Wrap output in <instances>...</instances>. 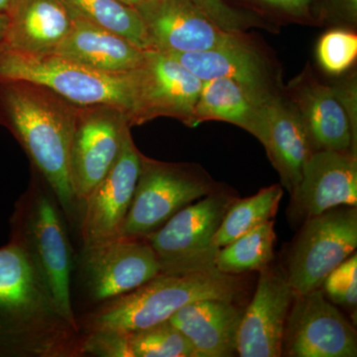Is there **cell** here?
Instances as JSON below:
<instances>
[{"label": "cell", "mask_w": 357, "mask_h": 357, "mask_svg": "<svg viewBox=\"0 0 357 357\" xmlns=\"http://www.w3.org/2000/svg\"><path fill=\"white\" fill-rule=\"evenodd\" d=\"M302 225L289 251L285 273L297 295L321 288L326 276L356 252L357 208L337 206Z\"/></svg>", "instance_id": "8"}, {"label": "cell", "mask_w": 357, "mask_h": 357, "mask_svg": "<svg viewBox=\"0 0 357 357\" xmlns=\"http://www.w3.org/2000/svg\"><path fill=\"white\" fill-rule=\"evenodd\" d=\"M119 1L122 2V3L126 4V6L134 7L139 4L140 2H142L143 0H119Z\"/></svg>", "instance_id": "37"}, {"label": "cell", "mask_w": 357, "mask_h": 357, "mask_svg": "<svg viewBox=\"0 0 357 357\" xmlns=\"http://www.w3.org/2000/svg\"><path fill=\"white\" fill-rule=\"evenodd\" d=\"M73 17H79L128 40L143 50H152L139 14L119 0H62Z\"/></svg>", "instance_id": "24"}, {"label": "cell", "mask_w": 357, "mask_h": 357, "mask_svg": "<svg viewBox=\"0 0 357 357\" xmlns=\"http://www.w3.org/2000/svg\"><path fill=\"white\" fill-rule=\"evenodd\" d=\"M128 112L114 105L77 107L70 140V188L77 204L86 203L119 158L130 131Z\"/></svg>", "instance_id": "9"}, {"label": "cell", "mask_w": 357, "mask_h": 357, "mask_svg": "<svg viewBox=\"0 0 357 357\" xmlns=\"http://www.w3.org/2000/svg\"><path fill=\"white\" fill-rule=\"evenodd\" d=\"M45 185L43 178H33L16 204L11 220V243L24 253L61 316L79 328L70 296L72 248L57 199Z\"/></svg>", "instance_id": "4"}, {"label": "cell", "mask_w": 357, "mask_h": 357, "mask_svg": "<svg viewBox=\"0 0 357 357\" xmlns=\"http://www.w3.org/2000/svg\"><path fill=\"white\" fill-rule=\"evenodd\" d=\"M81 267L91 298L102 303L131 292L161 273L146 239L124 236L84 244Z\"/></svg>", "instance_id": "10"}, {"label": "cell", "mask_w": 357, "mask_h": 357, "mask_svg": "<svg viewBox=\"0 0 357 357\" xmlns=\"http://www.w3.org/2000/svg\"><path fill=\"white\" fill-rule=\"evenodd\" d=\"M129 342L132 357H198L191 342L170 321L129 333Z\"/></svg>", "instance_id": "27"}, {"label": "cell", "mask_w": 357, "mask_h": 357, "mask_svg": "<svg viewBox=\"0 0 357 357\" xmlns=\"http://www.w3.org/2000/svg\"><path fill=\"white\" fill-rule=\"evenodd\" d=\"M295 295L285 274L269 266L260 271L255 296L239 326V356H282L286 321Z\"/></svg>", "instance_id": "17"}, {"label": "cell", "mask_w": 357, "mask_h": 357, "mask_svg": "<svg viewBox=\"0 0 357 357\" xmlns=\"http://www.w3.org/2000/svg\"><path fill=\"white\" fill-rule=\"evenodd\" d=\"M283 194L281 185H272L249 198H234L218 227L213 243L222 248L262 223L273 220Z\"/></svg>", "instance_id": "26"}, {"label": "cell", "mask_w": 357, "mask_h": 357, "mask_svg": "<svg viewBox=\"0 0 357 357\" xmlns=\"http://www.w3.org/2000/svg\"><path fill=\"white\" fill-rule=\"evenodd\" d=\"M340 102L344 105L349 121H351L352 134L354 139L357 141V107H356V81L354 77H349L342 83L333 86Z\"/></svg>", "instance_id": "32"}, {"label": "cell", "mask_w": 357, "mask_h": 357, "mask_svg": "<svg viewBox=\"0 0 357 357\" xmlns=\"http://www.w3.org/2000/svg\"><path fill=\"white\" fill-rule=\"evenodd\" d=\"M236 275L218 269L184 274L160 273L142 286L102 302L96 311L77 321L82 333L98 330L133 333L169 321L181 307L197 301L234 302L243 293Z\"/></svg>", "instance_id": "3"}, {"label": "cell", "mask_w": 357, "mask_h": 357, "mask_svg": "<svg viewBox=\"0 0 357 357\" xmlns=\"http://www.w3.org/2000/svg\"><path fill=\"white\" fill-rule=\"evenodd\" d=\"M345 6H347L349 10L351 11L352 15L356 17L357 10V0H344Z\"/></svg>", "instance_id": "36"}, {"label": "cell", "mask_w": 357, "mask_h": 357, "mask_svg": "<svg viewBox=\"0 0 357 357\" xmlns=\"http://www.w3.org/2000/svg\"><path fill=\"white\" fill-rule=\"evenodd\" d=\"M8 18L2 44L32 55L53 53L73 23L62 0H15Z\"/></svg>", "instance_id": "21"}, {"label": "cell", "mask_w": 357, "mask_h": 357, "mask_svg": "<svg viewBox=\"0 0 357 357\" xmlns=\"http://www.w3.org/2000/svg\"><path fill=\"white\" fill-rule=\"evenodd\" d=\"M286 96L302 117L314 151L357 155L351 121L337 91L333 86L321 83L310 65L289 83Z\"/></svg>", "instance_id": "18"}, {"label": "cell", "mask_w": 357, "mask_h": 357, "mask_svg": "<svg viewBox=\"0 0 357 357\" xmlns=\"http://www.w3.org/2000/svg\"><path fill=\"white\" fill-rule=\"evenodd\" d=\"M325 295L335 304L356 309L357 304V255L349 256L326 276L323 286Z\"/></svg>", "instance_id": "29"}, {"label": "cell", "mask_w": 357, "mask_h": 357, "mask_svg": "<svg viewBox=\"0 0 357 357\" xmlns=\"http://www.w3.org/2000/svg\"><path fill=\"white\" fill-rule=\"evenodd\" d=\"M168 55L203 83L222 77L232 79L266 103L280 93L273 67L243 33L211 50Z\"/></svg>", "instance_id": "15"}, {"label": "cell", "mask_w": 357, "mask_h": 357, "mask_svg": "<svg viewBox=\"0 0 357 357\" xmlns=\"http://www.w3.org/2000/svg\"><path fill=\"white\" fill-rule=\"evenodd\" d=\"M265 3L278 7L286 13L301 16L306 14L312 0H262Z\"/></svg>", "instance_id": "33"}, {"label": "cell", "mask_w": 357, "mask_h": 357, "mask_svg": "<svg viewBox=\"0 0 357 357\" xmlns=\"http://www.w3.org/2000/svg\"><path fill=\"white\" fill-rule=\"evenodd\" d=\"M8 20V14L0 13V44L3 43L6 39Z\"/></svg>", "instance_id": "34"}, {"label": "cell", "mask_w": 357, "mask_h": 357, "mask_svg": "<svg viewBox=\"0 0 357 357\" xmlns=\"http://www.w3.org/2000/svg\"><path fill=\"white\" fill-rule=\"evenodd\" d=\"M317 56L326 72L340 75L354 65L357 57V36L347 30L326 32L319 39Z\"/></svg>", "instance_id": "28"}, {"label": "cell", "mask_w": 357, "mask_h": 357, "mask_svg": "<svg viewBox=\"0 0 357 357\" xmlns=\"http://www.w3.org/2000/svg\"><path fill=\"white\" fill-rule=\"evenodd\" d=\"M24 81L50 89L77 107L109 105L128 112L133 109L132 70L100 72L57 54L22 53L0 44V83Z\"/></svg>", "instance_id": "5"}, {"label": "cell", "mask_w": 357, "mask_h": 357, "mask_svg": "<svg viewBox=\"0 0 357 357\" xmlns=\"http://www.w3.org/2000/svg\"><path fill=\"white\" fill-rule=\"evenodd\" d=\"M197 6L223 31L243 33L255 24V18L227 6L223 0H192Z\"/></svg>", "instance_id": "31"}, {"label": "cell", "mask_w": 357, "mask_h": 357, "mask_svg": "<svg viewBox=\"0 0 357 357\" xmlns=\"http://www.w3.org/2000/svg\"><path fill=\"white\" fill-rule=\"evenodd\" d=\"M141 157L128 131L119 158L84 204L83 244L121 236L139 177Z\"/></svg>", "instance_id": "16"}, {"label": "cell", "mask_w": 357, "mask_h": 357, "mask_svg": "<svg viewBox=\"0 0 357 357\" xmlns=\"http://www.w3.org/2000/svg\"><path fill=\"white\" fill-rule=\"evenodd\" d=\"M81 340L21 249L11 241L0 248V356H83Z\"/></svg>", "instance_id": "1"}, {"label": "cell", "mask_w": 357, "mask_h": 357, "mask_svg": "<svg viewBox=\"0 0 357 357\" xmlns=\"http://www.w3.org/2000/svg\"><path fill=\"white\" fill-rule=\"evenodd\" d=\"M15 0H0V13L8 14Z\"/></svg>", "instance_id": "35"}, {"label": "cell", "mask_w": 357, "mask_h": 357, "mask_svg": "<svg viewBox=\"0 0 357 357\" xmlns=\"http://www.w3.org/2000/svg\"><path fill=\"white\" fill-rule=\"evenodd\" d=\"M274 227V220H268L220 248L215 258L218 271L237 276L269 266L276 243Z\"/></svg>", "instance_id": "25"}, {"label": "cell", "mask_w": 357, "mask_h": 357, "mask_svg": "<svg viewBox=\"0 0 357 357\" xmlns=\"http://www.w3.org/2000/svg\"><path fill=\"white\" fill-rule=\"evenodd\" d=\"M218 190L217 183L198 165L157 161L142 154L139 177L121 236L145 238L178 211Z\"/></svg>", "instance_id": "6"}, {"label": "cell", "mask_w": 357, "mask_h": 357, "mask_svg": "<svg viewBox=\"0 0 357 357\" xmlns=\"http://www.w3.org/2000/svg\"><path fill=\"white\" fill-rule=\"evenodd\" d=\"M72 20L70 32L54 54L100 72H128L142 64L146 50L89 21Z\"/></svg>", "instance_id": "22"}, {"label": "cell", "mask_w": 357, "mask_h": 357, "mask_svg": "<svg viewBox=\"0 0 357 357\" xmlns=\"http://www.w3.org/2000/svg\"><path fill=\"white\" fill-rule=\"evenodd\" d=\"M83 356L132 357L129 333L114 330H98L82 333Z\"/></svg>", "instance_id": "30"}, {"label": "cell", "mask_w": 357, "mask_h": 357, "mask_svg": "<svg viewBox=\"0 0 357 357\" xmlns=\"http://www.w3.org/2000/svg\"><path fill=\"white\" fill-rule=\"evenodd\" d=\"M234 197L218 191L178 211L145 237L158 258L161 273L184 274L217 269L215 234Z\"/></svg>", "instance_id": "7"}, {"label": "cell", "mask_w": 357, "mask_h": 357, "mask_svg": "<svg viewBox=\"0 0 357 357\" xmlns=\"http://www.w3.org/2000/svg\"><path fill=\"white\" fill-rule=\"evenodd\" d=\"M288 218L299 225L331 208L357 206V155L319 150L307 159L290 196Z\"/></svg>", "instance_id": "14"}, {"label": "cell", "mask_w": 357, "mask_h": 357, "mask_svg": "<svg viewBox=\"0 0 357 357\" xmlns=\"http://www.w3.org/2000/svg\"><path fill=\"white\" fill-rule=\"evenodd\" d=\"M267 105L229 79L204 82L189 128L206 121H225L244 129L261 142L267 140Z\"/></svg>", "instance_id": "23"}, {"label": "cell", "mask_w": 357, "mask_h": 357, "mask_svg": "<svg viewBox=\"0 0 357 357\" xmlns=\"http://www.w3.org/2000/svg\"><path fill=\"white\" fill-rule=\"evenodd\" d=\"M139 14L152 50L166 54L211 50L234 38L223 31L192 0H143Z\"/></svg>", "instance_id": "13"}, {"label": "cell", "mask_w": 357, "mask_h": 357, "mask_svg": "<svg viewBox=\"0 0 357 357\" xmlns=\"http://www.w3.org/2000/svg\"><path fill=\"white\" fill-rule=\"evenodd\" d=\"M282 356L356 357L357 335L323 289L294 297L282 342Z\"/></svg>", "instance_id": "12"}, {"label": "cell", "mask_w": 357, "mask_h": 357, "mask_svg": "<svg viewBox=\"0 0 357 357\" xmlns=\"http://www.w3.org/2000/svg\"><path fill=\"white\" fill-rule=\"evenodd\" d=\"M243 314L234 302L206 299L181 307L169 321L191 342L198 357H230L237 354Z\"/></svg>", "instance_id": "19"}, {"label": "cell", "mask_w": 357, "mask_h": 357, "mask_svg": "<svg viewBox=\"0 0 357 357\" xmlns=\"http://www.w3.org/2000/svg\"><path fill=\"white\" fill-rule=\"evenodd\" d=\"M132 74L131 128L162 116L189 124L203 86L199 77L168 54L156 50L145 51L144 61Z\"/></svg>", "instance_id": "11"}, {"label": "cell", "mask_w": 357, "mask_h": 357, "mask_svg": "<svg viewBox=\"0 0 357 357\" xmlns=\"http://www.w3.org/2000/svg\"><path fill=\"white\" fill-rule=\"evenodd\" d=\"M77 109V105L40 84L0 83V123L14 134L70 220L77 204L69 173Z\"/></svg>", "instance_id": "2"}, {"label": "cell", "mask_w": 357, "mask_h": 357, "mask_svg": "<svg viewBox=\"0 0 357 357\" xmlns=\"http://www.w3.org/2000/svg\"><path fill=\"white\" fill-rule=\"evenodd\" d=\"M268 134L264 148L281 178V185L293 194L302 178L305 164L314 153L302 117L284 93L267 105Z\"/></svg>", "instance_id": "20"}]
</instances>
